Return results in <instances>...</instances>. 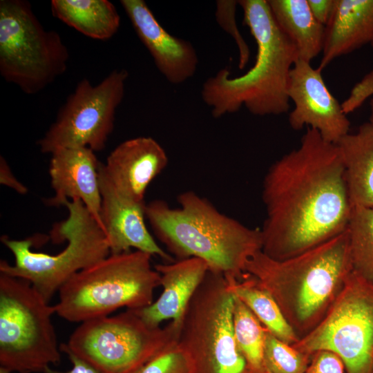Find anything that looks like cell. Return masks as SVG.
Listing matches in <instances>:
<instances>
[{
  "label": "cell",
  "instance_id": "484cf974",
  "mask_svg": "<svg viewBox=\"0 0 373 373\" xmlns=\"http://www.w3.org/2000/svg\"><path fill=\"white\" fill-rule=\"evenodd\" d=\"M312 356L279 340L267 330L263 350L265 373H304Z\"/></svg>",
  "mask_w": 373,
  "mask_h": 373
},
{
  "label": "cell",
  "instance_id": "d4e9b609",
  "mask_svg": "<svg viewBox=\"0 0 373 373\" xmlns=\"http://www.w3.org/2000/svg\"><path fill=\"white\" fill-rule=\"evenodd\" d=\"M347 230L352 271L373 285V208L352 207Z\"/></svg>",
  "mask_w": 373,
  "mask_h": 373
},
{
  "label": "cell",
  "instance_id": "5b68a950",
  "mask_svg": "<svg viewBox=\"0 0 373 373\" xmlns=\"http://www.w3.org/2000/svg\"><path fill=\"white\" fill-rule=\"evenodd\" d=\"M152 256L141 251L110 254L75 274L59 289L55 309L73 323L109 316L125 307L138 309L153 302L160 275Z\"/></svg>",
  "mask_w": 373,
  "mask_h": 373
},
{
  "label": "cell",
  "instance_id": "ffe728a7",
  "mask_svg": "<svg viewBox=\"0 0 373 373\" xmlns=\"http://www.w3.org/2000/svg\"><path fill=\"white\" fill-rule=\"evenodd\" d=\"M344 165L346 186L352 207L373 208V129L369 122L336 144Z\"/></svg>",
  "mask_w": 373,
  "mask_h": 373
},
{
  "label": "cell",
  "instance_id": "ba28073f",
  "mask_svg": "<svg viewBox=\"0 0 373 373\" xmlns=\"http://www.w3.org/2000/svg\"><path fill=\"white\" fill-rule=\"evenodd\" d=\"M59 34L46 30L24 0L0 1V74L24 93L36 94L67 69Z\"/></svg>",
  "mask_w": 373,
  "mask_h": 373
},
{
  "label": "cell",
  "instance_id": "4316f807",
  "mask_svg": "<svg viewBox=\"0 0 373 373\" xmlns=\"http://www.w3.org/2000/svg\"><path fill=\"white\" fill-rule=\"evenodd\" d=\"M194 364L178 342L157 353L135 373H194Z\"/></svg>",
  "mask_w": 373,
  "mask_h": 373
},
{
  "label": "cell",
  "instance_id": "30bf717a",
  "mask_svg": "<svg viewBox=\"0 0 373 373\" xmlns=\"http://www.w3.org/2000/svg\"><path fill=\"white\" fill-rule=\"evenodd\" d=\"M233 302L225 277L209 270L187 307L178 340L194 373H250L234 336Z\"/></svg>",
  "mask_w": 373,
  "mask_h": 373
},
{
  "label": "cell",
  "instance_id": "1f68e13d",
  "mask_svg": "<svg viewBox=\"0 0 373 373\" xmlns=\"http://www.w3.org/2000/svg\"><path fill=\"white\" fill-rule=\"evenodd\" d=\"M0 183L14 189L19 194H26L28 192L26 186L16 178L2 156L0 158Z\"/></svg>",
  "mask_w": 373,
  "mask_h": 373
},
{
  "label": "cell",
  "instance_id": "7402d4cb",
  "mask_svg": "<svg viewBox=\"0 0 373 373\" xmlns=\"http://www.w3.org/2000/svg\"><path fill=\"white\" fill-rule=\"evenodd\" d=\"M50 8L55 18L94 39H109L120 26V16L108 0H52Z\"/></svg>",
  "mask_w": 373,
  "mask_h": 373
},
{
  "label": "cell",
  "instance_id": "3957f363",
  "mask_svg": "<svg viewBox=\"0 0 373 373\" xmlns=\"http://www.w3.org/2000/svg\"><path fill=\"white\" fill-rule=\"evenodd\" d=\"M178 202L177 208L161 200L145 206L146 218L167 252L178 260L202 259L228 282L242 280L248 260L262 250L260 229L221 213L194 191L181 193Z\"/></svg>",
  "mask_w": 373,
  "mask_h": 373
},
{
  "label": "cell",
  "instance_id": "44dd1931",
  "mask_svg": "<svg viewBox=\"0 0 373 373\" xmlns=\"http://www.w3.org/2000/svg\"><path fill=\"white\" fill-rule=\"evenodd\" d=\"M279 28L296 47L298 59L307 62L323 51L325 26L312 15L307 0H267Z\"/></svg>",
  "mask_w": 373,
  "mask_h": 373
},
{
  "label": "cell",
  "instance_id": "52a82bcc",
  "mask_svg": "<svg viewBox=\"0 0 373 373\" xmlns=\"http://www.w3.org/2000/svg\"><path fill=\"white\" fill-rule=\"evenodd\" d=\"M48 303L29 281L0 273V366L46 373L60 361Z\"/></svg>",
  "mask_w": 373,
  "mask_h": 373
},
{
  "label": "cell",
  "instance_id": "2e32d148",
  "mask_svg": "<svg viewBox=\"0 0 373 373\" xmlns=\"http://www.w3.org/2000/svg\"><path fill=\"white\" fill-rule=\"evenodd\" d=\"M51 155L49 174L55 195L46 204L58 207L66 200H80L102 228L100 162L95 151L89 148L61 149Z\"/></svg>",
  "mask_w": 373,
  "mask_h": 373
},
{
  "label": "cell",
  "instance_id": "836d02e7",
  "mask_svg": "<svg viewBox=\"0 0 373 373\" xmlns=\"http://www.w3.org/2000/svg\"><path fill=\"white\" fill-rule=\"evenodd\" d=\"M11 372H12L9 370L8 369L4 367L0 366V373H11Z\"/></svg>",
  "mask_w": 373,
  "mask_h": 373
},
{
  "label": "cell",
  "instance_id": "7a4b0ae2",
  "mask_svg": "<svg viewBox=\"0 0 373 373\" xmlns=\"http://www.w3.org/2000/svg\"><path fill=\"white\" fill-rule=\"evenodd\" d=\"M352 271L347 229L283 260L273 259L261 250L245 267L272 296L299 340L323 320Z\"/></svg>",
  "mask_w": 373,
  "mask_h": 373
},
{
  "label": "cell",
  "instance_id": "8992f818",
  "mask_svg": "<svg viewBox=\"0 0 373 373\" xmlns=\"http://www.w3.org/2000/svg\"><path fill=\"white\" fill-rule=\"evenodd\" d=\"M64 205L68 216L55 226L52 238L67 240L68 244L57 254L33 251L32 238H1L12 253L15 264L1 260L0 273L29 281L48 303L75 274L111 254L104 231L84 203L76 199Z\"/></svg>",
  "mask_w": 373,
  "mask_h": 373
},
{
  "label": "cell",
  "instance_id": "277c9868",
  "mask_svg": "<svg viewBox=\"0 0 373 373\" xmlns=\"http://www.w3.org/2000/svg\"><path fill=\"white\" fill-rule=\"evenodd\" d=\"M238 2L257 44L255 63L236 77L227 68L220 70L204 82L202 99L216 118L237 112L242 106L258 116L285 113L289 109V73L298 59L296 47L278 26L267 0Z\"/></svg>",
  "mask_w": 373,
  "mask_h": 373
},
{
  "label": "cell",
  "instance_id": "e575fe53",
  "mask_svg": "<svg viewBox=\"0 0 373 373\" xmlns=\"http://www.w3.org/2000/svg\"><path fill=\"white\" fill-rule=\"evenodd\" d=\"M370 44H371L372 48V50H373V41L371 42Z\"/></svg>",
  "mask_w": 373,
  "mask_h": 373
},
{
  "label": "cell",
  "instance_id": "cb8c5ba5",
  "mask_svg": "<svg viewBox=\"0 0 373 373\" xmlns=\"http://www.w3.org/2000/svg\"><path fill=\"white\" fill-rule=\"evenodd\" d=\"M233 328L237 345L250 373H263V350L267 329L238 298L234 296Z\"/></svg>",
  "mask_w": 373,
  "mask_h": 373
},
{
  "label": "cell",
  "instance_id": "f546056e",
  "mask_svg": "<svg viewBox=\"0 0 373 373\" xmlns=\"http://www.w3.org/2000/svg\"><path fill=\"white\" fill-rule=\"evenodd\" d=\"M59 347L61 352L65 353L71 362L72 368L67 372H59L49 368L46 373H102L93 365L73 354L64 343H61Z\"/></svg>",
  "mask_w": 373,
  "mask_h": 373
},
{
  "label": "cell",
  "instance_id": "e0dca14e",
  "mask_svg": "<svg viewBox=\"0 0 373 373\" xmlns=\"http://www.w3.org/2000/svg\"><path fill=\"white\" fill-rule=\"evenodd\" d=\"M167 164L168 156L156 140L137 137L117 146L107 157L104 167L120 195L142 202L149 185Z\"/></svg>",
  "mask_w": 373,
  "mask_h": 373
},
{
  "label": "cell",
  "instance_id": "4dcf8cb0",
  "mask_svg": "<svg viewBox=\"0 0 373 373\" xmlns=\"http://www.w3.org/2000/svg\"><path fill=\"white\" fill-rule=\"evenodd\" d=\"M315 19L325 26L333 11L334 0H307Z\"/></svg>",
  "mask_w": 373,
  "mask_h": 373
},
{
  "label": "cell",
  "instance_id": "d6986e66",
  "mask_svg": "<svg viewBox=\"0 0 373 373\" xmlns=\"http://www.w3.org/2000/svg\"><path fill=\"white\" fill-rule=\"evenodd\" d=\"M373 41V0H334L325 26L321 70L335 59Z\"/></svg>",
  "mask_w": 373,
  "mask_h": 373
},
{
  "label": "cell",
  "instance_id": "5bb4252c",
  "mask_svg": "<svg viewBox=\"0 0 373 373\" xmlns=\"http://www.w3.org/2000/svg\"><path fill=\"white\" fill-rule=\"evenodd\" d=\"M102 197L100 220L111 254L129 251L131 248L158 256L166 262L174 258L162 249L145 223L144 202H136L120 195L106 175L104 164L99 166Z\"/></svg>",
  "mask_w": 373,
  "mask_h": 373
},
{
  "label": "cell",
  "instance_id": "9a60e30c",
  "mask_svg": "<svg viewBox=\"0 0 373 373\" xmlns=\"http://www.w3.org/2000/svg\"><path fill=\"white\" fill-rule=\"evenodd\" d=\"M120 3L137 37L166 80L180 84L192 77L199 60L191 43L169 33L144 1L121 0Z\"/></svg>",
  "mask_w": 373,
  "mask_h": 373
},
{
  "label": "cell",
  "instance_id": "f1b7e54d",
  "mask_svg": "<svg viewBox=\"0 0 373 373\" xmlns=\"http://www.w3.org/2000/svg\"><path fill=\"white\" fill-rule=\"evenodd\" d=\"M304 373H345L342 361L334 353L318 351L312 354Z\"/></svg>",
  "mask_w": 373,
  "mask_h": 373
},
{
  "label": "cell",
  "instance_id": "603a6c76",
  "mask_svg": "<svg viewBox=\"0 0 373 373\" xmlns=\"http://www.w3.org/2000/svg\"><path fill=\"white\" fill-rule=\"evenodd\" d=\"M229 285L233 294L249 308L275 337L291 345L299 341L276 300L254 276L247 274L242 280L229 283Z\"/></svg>",
  "mask_w": 373,
  "mask_h": 373
},
{
  "label": "cell",
  "instance_id": "8fae6325",
  "mask_svg": "<svg viewBox=\"0 0 373 373\" xmlns=\"http://www.w3.org/2000/svg\"><path fill=\"white\" fill-rule=\"evenodd\" d=\"M293 346L334 353L345 373H373V285L352 271L323 320Z\"/></svg>",
  "mask_w": 373,
  "mask_h": 373
},
{
  "label": "cell",
  "instance_id": "4fadbf2b",
  "mask_svg": "<svg viewBox=\"0 0 373 373\" xmlns=\"http://www.w3.org/2000/svg\"><path fill=\"white\" fill-rule=\"evenodd\" d=\"M321 72L310 62L298 59L294 63L287 86L288 97L294 104L289 124L296 131L305 126L312 128L325 141L336 144L349 133L350 122L341 104L329 90Z\"/></svg>",
  "mask_w": 373,
  "mask_h": 373
},
{
  "label": "cell",
  "instance_id": "7c38bea8",
  "mask_svg": "<svg viewBox=\"0 0 373 373\" xmlns=\"http://www.w3.org/2000/svg\"><path fill=\"white\" fill-rule=\"evenodd\" d=\"M128 73L115 70L99 84L82 79L57 113L55 121L38 142L40 151L61 149L103 150L113 131L115 112L122 102Z\"/></svg>",
  "mask_w": 373,
  "mask_h": 373
},
{
  "label": "cell",
  "instance_id": "d590c367",
  "mask_svg": "<svg viewBox=\"0 0 373 373\" xmlns=\"http://www.w3.org/2000/svg\"><path fill=\"white\" fill-rule=\"evenodd\" d=\"M263 373H265V372H263Z\"/></svg>",
  "mask_w": 373,
  "mask_h": 373
},
{
  "label": "cell",
  "instance_id": "9c48e42d",
  "mask_svg": "<svg viewBox=\"0 0 373 373\" xmlns=\"http://www.w3.org/2000/svg\"><path fill=\"white\" fill-rule=\"evenodd\" d=\"M181 325H148L133 309L80 323L64 345L102 373H135L159 352L178 342Z\"/></svg>",
  "mask_w": 373,
  "mask_h": 373
},
{
  "label": "cell",
  "instance_id": "ac0fdd59",
  "mask_svg": "<svg viewBox=\"0 0 373 373\" xmlns=\"http://www.w3.org/2000/svg\"><path fill=\"white\" fill-rule=\"evenodd\" d=\"M162 291L150 305L133 309L148 325L160 326L171 320L182 325L187 307L209 271L205 261L191 257L172 262L157 264Z\"/></svg>",
  "mask_w": 373,
  "mask_h": 373
},
{
  "label": "cell",
  "instance_id": "83f0119b",
  "mask_svg": "<svg viewBox=\"0 0 373 373\" xmlns=\"http://www.w3.org/2000/svg\"><path fill=\"white\" fill-rule=\"evenodd\" d=\"M216 17L218 23L233 37L239 50V68L242 69L249 59L248 45L239 32L235 21L236 6L237 1H218Z\"/></svg>",
  "mask_w": 373,
  "mask_h": 373
},
{
  "label": "cell",
  "instance_id": "d6a6232c",
  "mask_svg": "<svg viewBox=\"0 0 373 373\" xmlns=\"http://www.w3.org/2000/svg\"><path fill=\"white\" fill-rule=\"evenodd\" d=\"M370 119H369L368 122L373 129V98H372L370 101Z\"/></svg>",
  "mask_w": 373,
  "mask_h": 373
},
{
  "label": "cell",
  "instance_id": "6da1fadb",
  "mask_svg": "<svg viewBox=\"0 0 373 373\" xmlns=\"http://www.w3.org/2000/svg\"><path fill=\"white\" fill-rule=\"evenodd\" d=\"M262 198V251L273 259L294 256L345 231L352 206L338 145L307 127L299 146L269 169Z\"/></svg>",
  "mask_w": 373,
  "mask_h": 373
}]
</instances>
